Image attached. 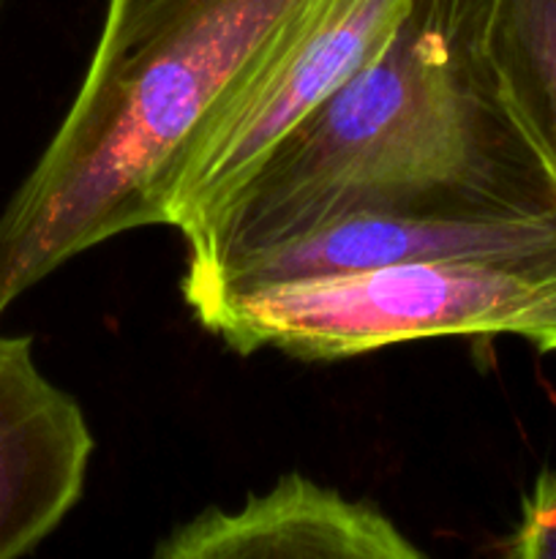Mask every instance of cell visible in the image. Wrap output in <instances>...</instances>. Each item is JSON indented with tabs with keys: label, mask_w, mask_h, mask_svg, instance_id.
I'll return each instance as SVG.
<instances>
[{
	"label": "cell",
	"mask_w": 556,
	"mask_h": 559,
	"mask_svg": "<svg viewBox=\"0 0 556 559\" xmlns=\"http://www.w3.org/2000/svg\"><path fill=\"white\" fill-rule=\"evenodd\" d=\"M494 0H407L385 47L183 238L189 271L360 213L556 218V178L501 96Z\"/></svg>",
	"instance_id": "1"
},
{
	"label": "cell",
	"mask_w": 556,
	"mask_h": 559,
	"mask_svg": "<svg viewBox=\"0 0 556 559\" xmlns=\"http://www.w3.org/2000/svg\"><path fill=\"white\" fill-rule=\"evenodd\" d=\"M305 0H109L69 115L0 216V317L63 262L169 224L185 167Z\"/></svg>",
	"instance_id": "2"
},
{
	"label": "cell",
	"mask_w": 556,
	"mask_h": 559,
	"mask_svg": "<svg viewBox=\"0 0 556 559\" xmlns=\"http://www.w3.org/2000/svg\"><path fill=\"white\" fill-rule=\"evenodd\" d=\"M238 353L281 349L336 360L439 336L516 333L556 347V254L527 260H425L349 276L276 284L196 306Z\"/></svg>",
	"instance_id": "3"
},
{
	"label": "cell",
	"mask_w": 556,
	"mask_h": 559,
	"mask_svg": "<svg viewBox=\"0 0 556 559\" xmlns=\"http://www.w3.org/2000/svg\"><path fill=\"white\" fill-rule=\"evenodd\" d=\"M407 0H305L185 167L169 227L189 233L390 38Z\"/></svg>",
	"instance_id": "4"
},
{
	"label": "cell",
	"mask_w": 556,
	"mask_h": 559,
	"mask_svg": "<svg viewBox=\"0 0 556 559\" xmlns=\"http://www.w3.org/2000/svg\"><path fill=\"white\" fill-rule=\"evenodd\" d=\"M548 254H556V218L360 213L218 267L185 271L183 298L196 309L276 284L349 276L407 262L527 260Z\"/></svg>",
	"instance_id": "5"
},
{
	"label": "cell",
	"mask_w": 556,
	"mask_h": 559,
	"mask_svg": "<svg viewBox=\"0 0 556 559\" xmlns=\"http://www.w3.org/2000/svg\"><path fill=\"white\" fill-rule=\"evenodd\" d=\"M93 435L82 407L38 371L27 336H0V559L25 557L85 489Z\"/></svg>",
	"instance_id": "6"
},
{
	"label": "cell",
	"mask_w": 556,
	"mask_h": 559,
	"mask_svg": "<svg viewBox=\"0 0 556 559\" xmlns=\"http://www.w3.org/2000/svg\"><path fill=\"white\" fill-rule=\"evenodd\" d=\"M158 559H420L379 508L287 475L240 511L200 513L156 546Z\"/></svg>",
	"instance_id": "7"
},
{
	"label": "cell",
	"mask_w": 556,
	"mask_h": 559,
	"mask_svg": "<svg viewBox=\"0 0 556 559\" xmlns=\"http://www.w3.org/2000/svg\"><path fill=\"white\" fill-rule=\"evenodd\" d=\"M485 47L507 107L556 178V0H494Z\"/></svg>",
	"instance_id": "8"
},
{
	"label": "cell",
	"mask_w": 556,
	"mask_h": 559,
	"mask_svg": "<svg viewBox=\"0 0 556 559\" xmlns=\"http://www.w3.org/2000/svg\"><path fill=\"white\" fill-rule=\"evenodd\" d=\"M505 555L512 559H556V473L540 475L523 500V516Z\"/></svg>",
	"instance_id": "9"
},
{
	"label": "cell",
	"mask_w": 556,
	"mask_h": 559,
	"mask_svg": "<svg viewBox=\"0 0 556 559\" xmlns=\"http://www.w3.org/2000/svg\"><path fill=\"white\" fill-rule=\"evenodd\" d=\"M0 3H3V0H0Z\"/></svg>",
	"instance_id": "10"
}]
</instances>
